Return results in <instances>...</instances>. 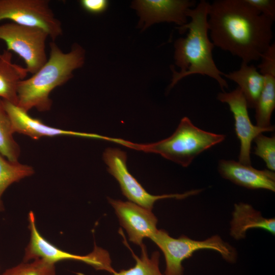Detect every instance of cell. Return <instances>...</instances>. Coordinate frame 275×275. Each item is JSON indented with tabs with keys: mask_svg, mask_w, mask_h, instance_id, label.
Here are the masks:
<instances>
[{
	"mask_svg": "<svg viewBox=\"0 0 275 275\" xmlns=\"http://www.w3.org/2000/svg\"><path fill=\"white\" fill-rule=\"evenodd\" d=\"M273 21L246 0H216L209 4L211 41L247 64L260 60L272 44Z\"/></svg>",
	"mask_w": 275,
	"mask_h": 275,
	"instance_id": "1",
	"label": "cell"
},
{
	"mask_svg": "<svg viewBox=\"0 0 275 275\" xmlns=\"http://www.w3.org/2000/svg\"><path fill=\"white\" fill-rule=\"evenodd\" d=\"M209 4L202 0L194 8L188 10L186 15L190 21L177 28L180 33L187 30L188 33L185 38H180L175 42L174 59L180 70L179 72L173 70L170 89L182 78L196 74L213 78L223 90L229 87L222 77L224 73L218 69L213 58L214 45L208 37Z\"/></svg>",
	"mask_w": 275,
	"mask_h": 275,
	"instance_id": "2",
	"label": "cell"
},
{
	"mask_svg": "<svg viewBox=\"0 0 275 275\" xmlns=\"http://www.w3.org/2000/svg\"><path fill=\"white\" fill-rule=\"evenodd\" d=\"M49 56L46 62L30 77L21 80L17 88V105L28 112L33 108L44 112L49 111L50 93L73 76V71L85 62V50L75 43L65 53L54 42L49 43Z\"/></svg>",
	"mask_w": 275,
	"mask_h": 275,
	"instance_id": "3",
	"label": "cell"
},
{
	"mask_svg": "<svg viewBox=\"0 0 275 275\" xmlns=\"http://www.w3.org/2000/svg\"><path fill=\"white\" fill-rule=\"evenodd\" d=\"M225 138L224 134L206 131L197 127L188 118L185 117L171 136L146 146L145 149L187 167L198 155L222 142Z\"/></svg>",
	"mask_w": 275,
	"mask_h": 275,
	"instance_id": "4",
	"label": "cell"
},
{
	"mask_svg": "<svg viewBox=\"0 0 275 275\" xmlns=\"http://www.w3.org/2000/svg\"><path fill=\"white\" fill-rule=\"evenodd\" d=\"M150 239L163 253L166 261L164 275H183L182 262L201 250H214L231 263H235L237 258L235 248L217 235L203 240H196L185 235L175 238L166 231L157 229Z\"/></svg>",
	"mask_w": 275,
	"mask_h": 275,
	"instance_id": "5",
	"label": "cell"
},
{
	"mask_svg": "<svg viewBox=\"0 0 275 275\" xmlns=\"http://www.w3.org/2000/svg\"><path fill=\"white\" fill-rule=\"evenodd\" d=\"M49 37L43 30L14 22L0 25V40L7 50L13 51L24 61L28 72L36 73L47 61L45 43Z\"/></svg>",
	"mask_w": 275,
	"mask_h": 275,
	"instance_id": "6",
	"label": "cell"
},
{
	"mask_svg": "<svg viewBox=\"0 0 275 275\" xmlns=\"http://www.w3.org/2000/svg\"><path fill=\"white\" fill-rule=\"evenodd\" d=\"M47 0H0V21L9 19L18 24L41 29L54 41L63 35L61 21Z\"/></svg>",
	"mask_w": 275,
	"mask_h": 275,
	"instance_id": "7",
	"label": "cell"
},
{
	"mask_svg": "<svg viewBox=\"0 0 275 275\" xmlns=\"http://www.w3.org/2000/svg\"><path fill=\"white\" fill-rule=\"evenodd\" d=\"M103 159L108 172L118 182L123 195L131 202L151 210L154 203L166 198L182 199L199 194L201 189H195L181 194L152 195L148 193L129 173L126 165V153L117 148H108L103 154Z\"/></svg>",
	"mask_w": 275,
	"mask_h": 275,
	"instance_id": "8",
	"label": "cell"
},
{
	"mask_svg": "<svg viewBox=\"0 0 275 275\" xmlns=\"http://www.w3.org/2000/svg\"><path fill=\"white\" fill-rule=\"evenodd\" d=\"M30 239L23 258V262L42 259L56 264L63 261L73 260L87 263L97 270H101L104 264L105 256L102 250L95 245L91 253L81 256L64 251L44 238L38 231L34 213L31 211L28 214Z\"/></svg>",
	"mask_w": 275,
	"mask_h": 275,
	"instance_id": "9",
	"label": "cell"
},
{
	"mask_svg": "<svg viewBox=\"0 0 275 275\" xmlns=\"http://www.w3.org/2000/svg\"><path fill=\"white\" fill-rule=\"evenodd\" d=\"M217 98L229 105L233 115L236 134L240 143L239 162L245 165H251L250 153L252 141L263 132L273 131L274 126L263 128L252 123L246 99L238 87L230 92L219 93Z\"/></svg>",
	"mask_w": 275,
	"mask_h": 275,
	"instance_id": "10",
	"label": "cell"
},
{
	"mask_svg": "<svg viewBox=\"0 0 275 275\" xmlns=\"http://www.w3.org/2000/svg\"><path fill=\"white\" fill-rule=\"evenodd\" d=\"M129 240L141 246L144 238H150L157 230V219L151 210L131 202L108 199Z\"/></svg>",
	"mask_w": 275,
	"mask_h": 275,
	"instance_id": "11",
	"label": "cell"
},
{
	"mask_svg": "<svg viewBox=\"0 0 275 275\" xmlns=\"http://www.w3.org/2000/svg\"><path fill=\"white\" fill-rule=\"evenodd\" d=\"M196 2L189 0H140L133 3L145 29L153 23L174 22L180 26L187 23L188 10Z\"/></svg>",
	"mask_w": 275,
	"mask_h": 275,
	"instance_id": "12",
	"label": "cell"
},
{
	"mask_svg": "<svg viewBox=\"0 0 275 275\" xmlns=\"http://www.w3.org/2000/svg\"><path fill=\"white\" fill-rule=\"evenodd\" d=\"M4 107L10 119L13 131L34 140L42 137L73 135L83 138L102 139L100 135L66 130L49 126L40 120L34 118L17 105L3 100Z\"/></svg>",
	"mask_w": 275,
	"mask_h": 275,
	"instance_id": "13",
	"label": "cell"
},
{
	"mask_svg": "<svg viewBox=\"0 0 275 275\" xmlns=\"http://www.w3.org/2000/svg\"><path fill=\"white\" fill-rule=\"evenodd\" d=\"M218 170L221 175L233 183L252 189L275 191V174L269 170H259L233 160H221Z\"/></svg>",
	"mask_w": 275,
	"mask_h": 275,
	"instance_id": "14",
	"label": "cell"
},
{
	"mask_svg": "<svg viewBox=\"0 0 275 275\" xmlns=\"http://www.w3.org/2000/svg\"><path fill=\"white\" fill-rule=\"evenodd\" d=\"M258 68L264 76V82L255 107V119L257 126L267 128L272 126L270 118L275 108V59L263 58Z\"/></svg>",
	"mask_w": 275,
	"mask_h": 275,
	"instance_id": "15",
	"label": "cell"
},
{
	"mask_svg": "<svg viewBox=\"0 0 275 275\" xmlns=\"http://www.w3.org/2000/svg\"><path fill=\"white\" fill-rule=\"evenodd\" d=\"M261 229L275 234L274 218H266L250 204L240 202L234 204L230 222V234L236 240L244 239L248 230Z\"/></svg>",
	"mask_w": 275,
	"mask_h": 275,
	"instance_id": "16",
	"label": "cell"
},
{
	"mask_svg": "<svg viewBox=\"0 0 275 275\" xmlns=\"http://www.w3.org/2000/svg\"><path fill=\"white\" fill-rule=\"evenodd\" d=\"M28 74L25 67L12 62V52L4 50L0 54V98L17 105L18 84Z\"/></svg>",
	"mask_w": 275,
	"mask_h": 275,
	"instance_id": "17",
	"label": "cell"
},
{
	"mask_svg": "<svg viewBox=\"0 0 275 275\" xmlns=\"http://www.w3.org/2000/svg\"><path fill=\"white\" fill-rule=\"evenodd\" d=\"M224 76L238 85L243 94L248 108H255L263 88L264 76L253 65L242 62L240 68Z\"/></svg>",
	"mask_w": 275,
	"mask_h": 275,
	"instance_id": "18",
	"label": "cell"
},
{
	"mask_svg": "<svg viewBox=\"0 0 275 275\" xmlns=\"http://www.w3.org/2000/svg\"><path fill=\"white\" fill-rule=\"evenodd\" d=\"M34 172L32 167L18 161H9L0 153V212L5 210L2 197L7 188L12 184L33 175Z\"/></svg>",
	"mask_w": 275,
	"mask_h": 275,
	"instance_id": "19",
	"label": "cell"
},
{
	"mask_svg": "<svg viewBox=\"0 0 275 275\" xmlns=\"http://www.w3.org/2000/svg\"><path fill=\"white\" fill-rule=\"evenodd\" d=\"M10 119L0 98V153L11 161H18L20 148L13 138Z\"/></svg>",
	"mask_w": 275,
	"mask_h": 275,
	"instance_id": "20",
	"label": "cell"
},
{
	"mask_svg": "<svg viewBox=\"0 0 275 275\" xmlns=\"http://www.w3.org/2000/svg\"><path fill=\"white\" fill-rule=\"evenodd\" d=\"M140 246L141 254L140 257L132 253L136 262L135 265L127 269H122L118 272L115 271L112 275H163L159 267V253L154 252L149 258L146 245L143 243Z\"/></svg>",
	"mask_w": 275,
	"mask_h": 275,
	"instance_id": "21",
	"label": "cell"
},
{
	"mask_svg": "<svg viewBox=\"0 0 275 275\" xmlns=\"http://www.w3.org/2000/svg\"><path fill=\"white\" fill-rule=\"evenodd\" d=\"M55 265L42 259L22 262L7 269L1 275H56Z\"/></svg>",
	"mask_w": 275,
	"mask_h": 275,
	"instance_id": "22",
	"label": "cell"
},
{
	"mask_svg": "<svg viewBox=\"0 0 275 275\" xmlns=\"http://www.w3.org/2000/svg\"><path fill=\"white\" fill-rule=\"evenodd\" d=\"M255 143L254 154L263 159L269 170H275V137H268L262 133L253 140Z\"/></svg>",
	"mask_w": 275,
	"mask_h": 275,
	"instance_id": "23",
	"label": "cell"
},
{
	"mask_svg": "<svg viewBox=\"0 0 275 275\" xmlns=\"http://www.w3.org/2000/svg\"><path fill=\"white\" fill-rule=\"evenodd\" d=\"M246 2L261 14L275 19V1L274 0H246Z\"/></svg>",
	"mask_w": 275,
	"mask_h": 275,
	"instance_id": "24",
	"label": "cell"
},
{
	"mask_svg": "<svg viewBox=\"0 0 275 275\" xmlns=\"http://www.w3.org/2000/svg\"><path fill=\"white\" fill-rule=\"evenodd\" d=\"M80 4L82 8L88 12L99 14L106 9L108 3L106 0H81Z\"/></svg>",
	"mask_w": 275,
	"mask_h": 275,
	"instance_id": "25",
	"label": "cell"
}]
</instances>
